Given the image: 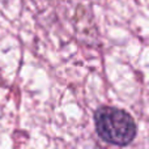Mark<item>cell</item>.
<instances>
[{
	"label": "cell",
	"instance_id": "cell-1",
	"mask_svg": "<svg viewBox=\"0 0 149 149\" xmlns=\"http://www.w3.org/2000/svg\"><path fill=\"white\" fill-rule=\"evenodd\" d=\"M94 124L98 136L103 141L118 147H126L136 136V123L124 110L102 106L94 113Z\"/></svg>",
	"mask_w": 149,
	"mask_h": 149
}]
</instances>
